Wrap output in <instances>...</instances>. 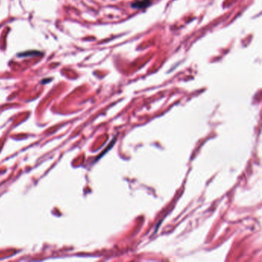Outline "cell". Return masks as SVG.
Returning <instances> with one entry per match:
<instances>
[{
  "mask_svg": "<svg viewBox=\"0 0 262 262\" xmlns=\"http://www.w3.org/2000/svg\"><path fill=\"white\" fill-rule=\"evenodd\" d=\"M150 1L149 0H142V1H138L135 3L132 4V6L135 9H143V8H146L150 5Z\"/></svg>",
  "mask_w": 262,
  "mask_h": 262,
  "instance_id": "6da1fadb",
  "label": "cell"
}]
</instances>
